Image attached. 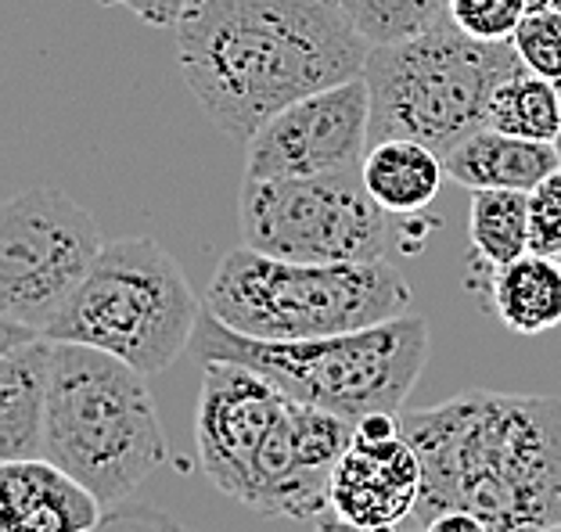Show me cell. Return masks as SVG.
Returning <instances> with one entry per match:
<instances>
[{"label": "cell", "instance_id": "cell-1", "mask_svg": "<svg viewBox=\"0 0 561 532\" xmlns=\"http://www.w3.org/2000/svg\"><path fill=\"white\" fill-rule=\"evenodd\" d=\"M173 36L202 112L245 144L291 101L364 76L371 55L335 0H191Z\"/></svg>", "mask_w": 561, "mask_h": 532}, {"label": "cell", "instance_id": "cell-2", "mask_svg": "<svg viewBox=\"0 0 561 532\" xmlns=\"http://www.w3.org/2000/svg\"><path fill=\"white\" fill-rule=\"evenodd\" d=\"M421 461V497L407 532L468 511L493 532L561 522V400L471 389L432 410L400 414Z\"/></svg>", "mask_w": 561, "mask_h": 532}, {"label": "cell", "instance_id": "cell-3", "mask_svg": "<svg viewBox=\"0 0 561 532\" xmlns=\"http://www.w3.org/2000/svg\"><path fill=\"white\" fill-rule=\"evenodd\" d=\"M428 324L421 316H392L360 332L266 342L202 313L191 349L198 360H234L260 371L285 396L310 403L350 421L367 414H400L428 363Z\"/></svg>", "mask_w": 561, "mask_h": 532}, {"label": "cell", "instance_id": "cell-4", "mask_svg": "<svg viewBox=\"0 0 561 532\" xmlns=\"http://www.w3.org/2000/svg\"><path fill=\"white\" fill-rule=\"evenodd\" d=\"M41 458L80 478L105 508L130 500L165 461L145 374L112 352L55 342Z\"/></svg>", "mask_w": 561, "mask_h": 532}, {"label": "cell", "instance_id": "cell-5", "mask_svg": "<svg viewBox=\"0 0 561 532\" xmlns=\"http://www.w3.org/2000/svg\"><path fill=\"white\" fill-rule=\"evenodd\" d=\"M411 285L389 259L299 263L241 245L216 266L206 310L266 342L360 332L403 316Z\"/></svg>", "mask_w": 561, "mask_h": 532}, {"label": "cell", "instance_id": "cell-6", "mask_svg": "<svg viewBox=\"0 0 561 532\" xmlns=\"http://www.w3.org/2000/svg\"><path fill=\"white\" fill-rule=\"evenodd\" d=\"M518 69L512 41H479L454 19L411 41L371 47L364 69L371 86V144L407 137L446 155L486 126L496 86Z\"/></svg>", "mask_w": 561, "mask_h": 532}, {"label": "cell", "instance_id": "cell-7", "mask_svg": "<svg viewBox=\"0 0 561 532\" xmlns=\"http://www.w3.org/2000/svg\"><path fill=\"white\" fill-rule=\"evenodd\" d=\"M202 313L198 291L156 238H119L98 252L44 335L112 352L151 378L191 349Z\"/></svg>", "mask_w": 561, "mask_h": 532}, {"label": "cell", "instance_id": "cell-8", "mask_svg": "<svg viewBox=\"0 0 561 532\" xmlns=\"http://www.w3.org/2000/svg\"><path fill=\"white\" fill-rule=\"evenodd\" d=\"M241 242L277 259L367 263L403 252V217L381 209L360 166L321 176H274L241 184Z\"/></svg>", "mask_w": 561, "mask_h": 532}, {"label": "cell", "instance_id": "cell-9", "mask_svg": "<svg viewBox=\"0 0 561 532\" xmlns=\"http://www.w3.org/2000/svg\"><path fill=\"white\" fill-rule=\"evenodd\" d=\"M101 248L94 217L66 192L11 195L0 217V316L47 332Z\"/></svg>", "mask_w": 561, "mask_h": 532}, {"label": "cell", "instance_id": "cell-10", "mask_svg": "<svg viewBox=\"0 0 561 532\" xmlns=\"http://www.w3.org/2000/svg\"><path fill=\"white\" fill-rule=\"evenodd\" d=\"M371 148V86L364 76L291 101L266 119L245 151L249 181L321 176L360 166Z\"/></svg>", "mask_w": 561, "mask_h": 532}, {"label": "cell", "instance_id": "cell-11", "mask_svg": "<svg viewBox=\"0 0 561 532\" xmlns=\"http://www.w3.org/2000/svg\"><path fill=\"white\" fill-rule=\"evenodd\" d=\"M288 403L291 396L252 367L234 360H206L195 410V447L202 472L231 500L245 504L260 458Z\"/></svg>", "mask_w": 561, "mask_h": 532}, {"label": "cell", "instance_id": "cell-12", "mask_svg": "<svg viewBox=\"0 0 561 532\" xmlns=\"http://www.w3.org/2000/svg\"><path fill=\"white\" fill-rule=\"evenodd\" d=\"M421 497V461L411 442L356 439L331 475V511L364 525H392L414 514Z\"/></svg>", "mask_w": 561, "mask_h": 532}, {"label": "cell", "instance_id": "cell-13", "mask_svg": "<svg viewBox=\"0 0 561 532\" xmlns=\"http://www.w3.org/2000/svg\"><path fill=\"white\" fill-rule=\"evenodd\" d=\"M55 338L19 321H0V461L44 453Z\"/></svg>", "mask_w": 561, "mask_h": 532}, {"label": "cell", "instance_id": "cell-14", "mask_svg": "<svg viewBox=\"0 0 561 532\" xmlns=\"http://www.w3.org/2000/svg\"><path fill=\"white\" fill-rule=\"evenodd\" d=\"M105 504L44 458L0 467V532H91Z\"/></svg>", "mask_w": 561, "mask_h": 532}, {"label": "cell", "instance_id": "cell-15", "mask_svg": "<svg viewBox=\"0 0 561 532\" xmlns=\"http://www.w3.org/2000/svg\"><path fill=\"white\" fill-rule=\"evenodd\" d=\"M446 176L468 192H533L554 170H561L558 148L547 141H526V137L482 126L465 137L454 151L443 155Z\"/></svg>", "mask_w": 561, "mask_h": 532}, {"label": "cell", "instance_id": "cell-16", "mask_svg": "<svg viewBox=\"0 0 561 532\" xmlns=\"http://www.w3.org/2000/svg\"><path fill=\"white\" fill-rule=\"evenodd\" d=\"M360 176L381 209L411 217V212H425L436 201L446 166L439 151H432L428 144L389 137V141H375L367 148Z\"/></svg>", "mask_w": 561, "mask_h": 532}, {"label": "cell", "instance_id": "cell-17", "mask_svg": "<svg viewBox=\"0 0 561 532\" xmlns=\"http://www.w3.org/2000/svg\"><path fill=\"white\" fill-rule=\"evenodd\" d=\"M490 302L512 335H543L561 324V259L526 252L515 263L496 266Z\"/></svg>", "mask_w": 561, "mask_h": 532}, {"label": "cell", "instance_id": "cell-18", "mask_svg": "<svg viewBox=\"0 0 561 532\" xmlns=\"http://www.w3.org/2000/svg\"><path fill=\"white\" fill-rule=\"evenodd\" d=\"M468 242L479 266L515 263L529 248V195L526 192H471Z\"/></svg>", "mask_w": 561, "mask_h": 532}, {"label": "cell", "instance_id": "cell-19", "mask_svg": "<svg viewBox=\"0 0 561 532\" xmlns=\"http://www.w3.org/2000/svg\"><path fill=\"white\" fill-rule=\"evenodd\" d=\"M486 126L526 141H547L554 144L558 126H561V83L537 76L522 66L515 76L496 86L490 101Z\"/></svg>", "mask_w": 561, "mask_h": 532}, {"label": "cell", "instance_id": "cell-20", "mask_svg": "<svg viewBox=\"0 0 561 532\" xmlns=\"http://www.w3.org/2000/svg\"><path fill=\"white\" fill-rule=\"evenodd\" d=\"M371 47L400 44L450 19V0H335Z\"/></svg>", "mask_w": 561, "mask_h": 532}, {"label": "cell", "instance_id": "cell-21", "mask_svg": "<svg viewBox=\"0 0 561 532\" xmlns=\"http://www.w3.org/2000/svg\"><path fill=\"white\" fill-rule=\"evenodd\" d=\"M512 44L518 50L522 66L529 72L561 83V11L558 8L529 11L515 30Z\"/></svg>", "mask_w": 561, "mask_h": 532}, {"label": "cell", "instance_id": "cell-22", "mask_svg": "<svg viewBox=\"0 0 561 532\" xmlns=\"http://www.w3.org/2000/svg\"><path fill=\"white\" fill-rule=\"evenodd\" d=\"M529 0H450V19L479 41H512Z\"/></svg>", "mask_w": 561, "mask_h": 532}, {"label": "cell", "instance_id": "cell-23", "mask_svg": "<svg viewBox=\"0 0 561 532\" xmlns=\"http://www.w3.org/2000/svg\"><path fill=\"white\" fill-rule=\"evenodd\" d=\"M529 248L561 256V170L529 192Z\"/></svg>", "mask_w": 561, "mask_h": 532}, {"label": "cell", "instance_id": "cell-24", "mask_svg": "<svg viewBox=\"0 0 561 532\" xmlns=\"http://www.w3.org/2000/svg\"><path fill=\"white\" fill-rule=\"evenodd\" d=\"M91 532H191V529L184 522H176L173 514L151 508V504L123 500L101 514V522Z\"/></svg>", "mask_w": 561, "mask_h": 532}, {"label": "cell", "instance_id": "cell-25", "mask_svg": "<svg viewBox=\"0 0 561 532\" xmlns=\"http://www.w3.org/2000/svg\"><path fill=\"white\" fill-rule=\"evenodd\" d=\"M101 4L134 11L140 22L159 25V30H176V22L184 19L191 0H101Z\"/></svg>", "mask_w": 561, "mask_h": 532}, {"label": "cell", "instance_id": "cell-26", "mask_svg": "<svg viewBox=\"0 0 561 532\" xmlns=\"http://www.w3.org/2000/svg\"><path fill=\"white\" fill-rule=\"evenodd\" d=\"M425 532H493V529L468 511H446L439 518H432V525Z\"/></svg>", "mask_w": 561, "mask_h": 532}, {"label": "cell", "instance_id": "cell-27", "mask_svg": "<svg viewBox=\"0 0 561 532\" xmlns=\"http://www.w3.org/2000/svg\"><path fill=\"white\" fill-rule=\"evenodd\" d=\"M313 532H397V529L392 525H364V522H353V518L335 514L331 522H317Z\"/></svg>", "mask_w": 561, "mask_h": 532}, {"label": "cell", "instance_id": "cell-28", "mask_svg": "<svg viewBox=\"0 0 561 532\" xmlns=\"http://www.w3.org/2000/svg\"><path fill=\"white\" fill-rule=\"evenodd\" d=\"M537 8H551V0H529V11H537Z\"/></svg>", "mask_w": 561, "mask_h": 532}, {"label": "cell", "instance_id": "cell-29", "mask_svg": "<svg viewBox=\"0 0 561 532\" xmlns=\"http://www.w3.org/2000/svg\"><path fill=\"white\" fill-rule=\"evenodd\" d=\"M533 532H561V522H554V525H543V529H533Z\"/></svg>", "mask_w": 561, "mask_h": 532}, {"label": "cell", "instance_id": "cell-30", "mask_svg": "<svg viewBox=\"0 0 561 532\" xmlns=\"http://www.w3.org/2000/svg\"><path fill=\"white\" fill-rule=\"evenodd\" d=\"M554 148H558V159H561V126H558V137H554Z\"/></svg>", "mask_w": 561, "mask_h": 532}, {"label": "cell", "instance_id": "cell-31", "mask_svg": "<svg viewBox=\"0 0 561 532\" xmlns=\"http://www.w3.org/2000/svg\"><path fill=\"white\" fill-rule=\"evenodd\" d=\"M551 8H558V11H561V0H551Z\"/></svg>", "mask_w": 561, "mask_h": 532}, {"label": "cell", "instance_id": "cell-32", "mask_svg": "<svg viewBox=\"0 0 561 532\" xmlns=\"http://www.w3.org/2000/svg\"><path fill=\"white\" fill-rule=\"evenodd\" d=\"M558 259H561V256H558Z\"/></svg>", "mask_w": 561, "mask_h": 532}]
</instances>
